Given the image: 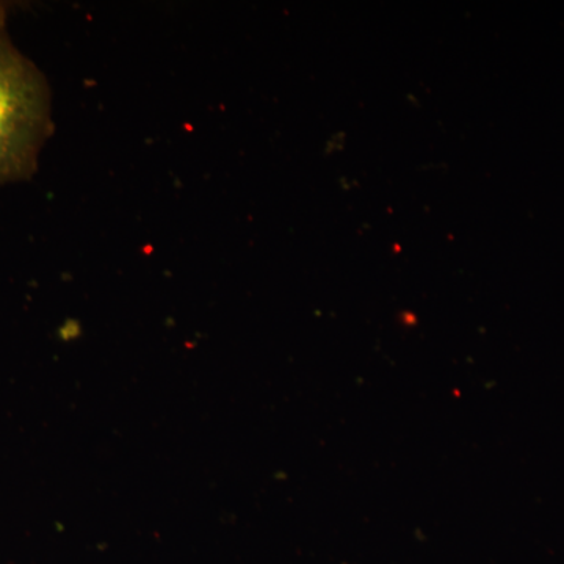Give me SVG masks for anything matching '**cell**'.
Returning a JSON list of instances; mask_svg holds the SVG:
<instances>
[{
	"mask_svg": "<svg viewBox=\"0 0 564 564\" xmlns=\"http://www.w3.org/2000/svg\"><path fill=\"white\" fill-rule=\"evenodd\" d=\"M51 133L43 74L11 43L0 11V184L29 180Z\"/></svg>",
	"mask_w": 564,
	"mask_h": 564,
	"instance_id": "6da1fadb",
	"label": "cell"
}]
</instances>
